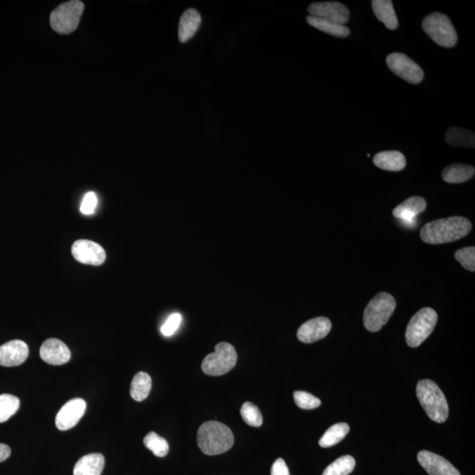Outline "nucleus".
I'll list each match as a JSON object with an SVG mask.
<instances>
[{
  "mask_svg": "<svg viewBox=\"0 0 475 475\" xmlns=\"http://www.w3.org/2000/svg\"><path fill=\"white\" fill-rule=\"evenodd\" d=\"M472 223L466 217L455 216L427 223L421 230L423 242L439 245L456 242L471 232Z\"/></svg>",
  "mask_w": 475,
  "mask_h": 475,
  "instance_id": "f257e3e1",
  "label": "nucleus"
},
{
  "mask_svg": "<svg viewBox=\"0 0 475 475\" xmlns=\"http://www.w3.org/2000/svg\"><path fill=\"white\" fill-rule=\"evenodd\" d=\"M234 437L229 427L219 421H209L200 426L197 433V444L206 455L222 454L233 447Z\"/></svg>",
  "mask_w": 475,
  "mask_h": 475,
  "instance_id": "f03ea898",
  "label": "nucleus"
},
{
  "mask_svg": "<svg viewBox=\"0 0 475 475\" xmlns=\"http://www.w3.org/2000/svg\"><path fill=\"white\" fill-rule=\"evenodd\" d=\"M416 396L427 416L438 423H444L449 416L446 396L433 380H423L417 383Z\"/></svg>",
  "mask_w": 475,
  "mask_h": 475,
  "instance_id": "7ed1b4c3",
  "label": "nucleus"
},
{
  "mask_svg": "<svg viewBox=\"0 0 475 475\" xmlns=\"http://www.w3.org/2000/svg\"><path fill=\"white\" fill-rule=\"evenodd\" d=\"M396 301L389 293H380L367 304L364 325L370 332H377L386 325L396 310Z\"/></svg>",
  "mask_w": 475,
  "mask_h": 475,
  "instance_id": "20e7f679",
  "label": "nucleus"
},
{
  "mask_svg": "<svg viewBox=\"0 0 475 475\" xmlns=\"http://www.w3.org/2000/svg\"><path fill=\"white\" fill-rule=\"evenodd\" d=\"M437 322L436 311L430 307L418 311L410 320L406 330V342L411 348L420 346L433 332Z\"/></svg>",
  "mask_w": 475,
  "mask_h": 475,
  "instance_id": "39448f33",
  "label": "nucleus"
},
{
  "mask_svg": "<svg viewBox=\"0 0 475 475\" xmlns=\"http://www.w3.org/2000/svg\"><path fill=\"white\" fill-rule=\"evenodd\" d=\"M84 4L79 0L63 3L50 15V25L60 35L75 32L79 24L84 12Z\"/></svg>",
  "mask_w": 475,
  "mask_h": 475,
  "instance_id": "423d86ee",
  "label": "nucleus"
},
{
  "mask_svg": "<svg viewBox=\"0 0 475 475\" xmlns=\"http://www.w3.org/2000/svg\"><path fill=\"white\" fill-rule=\"evenodd\" d=\"M424 31L437 45L451 48L458 41L456 30L446 15L434 13L427 16L423 22Z\"/></svg>",
  "mask_w": 475,
  "mask_h": 475,
  "instance_id": "0eeeda50",
  "label": "nucleus"
},
{
  "mask_svg": "<svg viewBox=\"0 0 475 475\" xmlns=\"http://www.w3.org/2000/svg\"><path fill=\"white\" fill-rule=\"evenodd\" d=\"M237 359L235 348L232 344L219 343L215 347V352L209 354L203 359L202 370L209 376H221L236 366Z\"/></svg>",
  "mask_w": 475,
  "mask_h": 475,
  "instance_id": "6e6552de",
  "label": "nucleus"
},
{
  "mask_svg": "<svg viewBox=\"0 0 475 475\" xmlns=\"http://www.w3.org/2000/svg\"><path fill=\"white\" fill-rule=\"evenodd\" d=\"M387 63L391 71L411 84H418L423 79V69L403 53H392L387 56Z\"/></svg>",
  "mask_w": 475,
  "mask_h": 475,
  "instance_id": "1a4fd4ad",
  "label": "nucleus"
},
{
  "mask_svg": "<svg viewBox=\"0 0 475 475\" xmlns=\"http://www.w3.org/2000/svg\"><path fill=\"white\" fill-rule=\"evenodd\" d=\"M72 253L78 262L88 265L100 266L104 263L106 260L105 250L92 240H77L73 243Z\"/></svg>",
  "mask_w": 475,
  "mask_h": 475,
  "instance_id": "9d476101",
  "label": "nucleus"
},
{
  "mask_svg": "<svg viewBox=\"0 0 475 475\" xmlns=\"http://www.w3.org/2000/svg\"><path fill=\"white\" fill-rule=\"evenodd\" d=\"M310 15L345 25L350 20V10L339 2L313 3L309 8Z\"/></svg>",
  "mask_w": 475,
  "mask_h": 475,
  "instance_id": "9b49d317",
  "label": "nucleus"
},
{
  "mask_svg": "<svg viewBox=\"0 0 475 475\" xmlns=\"http://www.w3.org/2000/svg\"><path fill=\"white\" fill-rule=\"evenodd\" d=\"M86 401L77 398L63 405L56 417V426L59 430H68L75 427L85 414Z\"/></svg>",
  "mask_w": 475,
  "mask_h": 475,
  "instance_id": "f8f14e48",
  "label": "nucleus"
},
{
  "mask_svg": "<svg viewBox=\"0 0 475 475\" xmlns=\"http://www.w3.org/2000/svg\"><path fill=\"white\" fill-rule=\"evenodd\" d=\"M332 324L326 317H317L304 322L297 330V339L304 343H313L329 334Z\"/></svg>",
  "mask_w": 475,
  "mask_h": 475,
  "instance_id": "ddd939ff",
  "label": "nucleus"
},
{
  "mask_svg": "<svg viewBox=\"0 0 475 475\" xmlns=\"http://www.w3.org/2000/svg\"><path fill=\"white\" fill-rule=\"evenodd\" d=\"M426 201L421 196H413L404 201L393 210L394 216L407 227L416 226V217L426 210Z\"/></svg>",
  "mask_w": 475,
  "mask_h": 475,
  "instance_id": "4468645a",
  "label": "nucleus"
},
{
  "mask_svg": "<svg viewBox=\"0 0 475 475\" xmlns=\"http://www.w3.org/2000/svg\"><path fill=\"white\" fill-rule=\"evenodd\" d=\"M417 460L430 475H460L449 461L429 451H421Z\"/></svg>",
  "mask_w": 475,
  "mask_h": 475,
  "instance_id": "2eb2a0df",
  "label": "nucleus"
},
{
  "mask_svg": "<svg viewBox=\"0 0 475 475\" xmlns=\"http://www.w3.org/2000/svg\"><path fill=\"white\" fill-rule=\"evenodd\" d=\"M29 353V346L26 343L20 340L10 341L0 347V366H21L28 359Z\"/></svg>",
  "mask_w": 475,
  "mask_h": 475,
  "instance_id": "dca6fc26",
  "label": "nucleus"
},
{
  "mask_svg": "<svg viewBox=\"0 0 475 475\" xmlns=\"http://www.w3.org/2000/svg\"><path fill=\"white\" fill-rule=\"evenodd\" d=\"M41 359L52 366H61L71 359V351L62 341L50 338L42 343L40 350Z\"/></svg>",
  "mask_w": 475,
  "mask_h": 475,
  "instance_id": "f3484780",
  "label": "nucleus"
},
{
  "mask_svg": "<svg viewBox=\"0 0 475 475\" xmlns=\"http://www.w3.org/2000/svg\"><path fill=\"white\" fill-rule=\"evenodd\" d=\"M202 22L200 13L196 9L187 10L180 17L178 36L180 42H187L198 30Z\"/></svg>",
  "mask_w": 475,
  "mask_h": 475,
  "instance_id": "a211bd4d",
  "label": "nucleus"
},
{
  "mask_svg": "<svg viewBox=\"0 0 475 475\" xmlns=\"http://www.w3.org/2000/svg\"><path fill=\"white\" fill-rule=\"evenodd\" d=\"M104 465L105 459L102 454H88L76 463L73 475H100Z\"/></svg>",
  "mask_w": 475,
  "mask_h": 475,
  "instance_id": "6ab92c4d",
  "label": "nucleus"
},
{
  "mask_svg": "<svg viewBox=\"0 0 475 475\" xmlns=\"http://www.w3.org/2000/svg\"><path fill=\"white\" fill-rule=\"evenodd\" d=\"M373 163L380 169L391 172H399L406 166V158L398 150H387L377 153Z\"/></svg>",
  "mask_w": 475,
  "mask_h": 475,
  "instance_id": "aec40b11",
  "label": "nucleus"
},
{
  "mask_svg": "<svg viewBox=\"0 0 475 475\" xmlns=\"http://www.w3.org/2000/svg\"><path fill=\"white\" fill-rule=\"evenodd\" d=\"M374 13L387 29L394 30L398 26V20L392 1L390 0H374L371 2Z\"/></svg>",
  "mask_w": 475,
  "mask_h": 475,
  "instance_id": "412c9836",
  "label": "nucleus"
},
{
  "mask_svg": "<svg viewBox=\"0 0 475 475\" xmlns=\"http://www.w3.org/2000/svg\"><path fill=\"white\" fill-rule=\"evenodd\" d=\"M306 22L313 28L329 33V35L336 36V38H347L350 33V29L347 28L345 25L337 24L336 22L327 21V20L319 18V17L307 16Z\"/></svg>",
  "mask_w": 475,
  "mask_h": 475,
  "instance_id": "4be33fe9",
  "label": "nucleus"
},
{
  "mask_svg": "<svg viewBox=\"0 0 475 475\" xmlns=\"http://www.w3.org/2000/svg\"><path fill=\"white\" fill-rule=\"evenodd\" d=\"M473 166L464 164H453L448 166L442 173L443 180L448 183H462L474 176Z\"/></svg>",
  "mask_w": 475,
  "mask_h": 475,
  "instance_id": "5701e85b",
  "label": "nucleus"
},
{
  "mask_svg": "<svg viewBox=\"0 0 475 475\" xmlns=\"http://www.w3.org/2000/svg\"><path fill=\"white\" fill-rule=\"evenodd\" d=\"M152 384L149 374L139 371L134 376L130 384V396L136 401L145 400L152 389Z\"/></svg>",
  "mask_w": 475,
  "mask_h": 475,
  "instance_id": "b1692460",
  "label": "nucleus"
},
{
  "mask_svg": "<svg viewBox=\"0 0 475 475\" xmlns=\"http://www.w3.org/2000/svg\"><path fill=\"white\" fill-rule=\"evenodd\" d=\"M350 426L345 423L334 424L327 429L320 439V446L323 448H329L336 446L349 433Z\"/></svg>",
  "mask_w": 475,
  "mask_h": 475,
  "instance_id": "393cba45",
  "label": "nucleus"
},
{
  "mask_svg": "<svg viewBox=\"0 0 475 475\" xmlns=\"http://www.w3.org/2000/svg\"><path fill=\"white\" fill-rule=\"evenodd\" d=\"M474 133L460 128H451L446 133V142L451 146L474 147Z\"/></svg>",
  "mask_w": 475,
  "mask_h": 475,
  "instance_id": "a878e982",
  "label": "nucleus"
},
{
  "mask_svg": "<svg viewBox=\"0 0 475 475\" xmlns=\"http://www.w3.org/2000/svg\"><path fill=\"white\" fill-rule=\"evenodd\" d=\"M356 461L352 456L340 457L324 470L322 475H349L352 473Z\"/></svg>",
  "mask_w": 475,
  "mask_h": 475,
  "instance_id": "bb28decb",
  "label": "nucleus"
},
{
  "mask_svg": "<svg viewBox=\"0 0 475 475\" xmlns=\"http://www.w3.org/2000/svg\"><path fill=\"white\" fill-rule=\"evenodd\" d=\"M143 444L156 457H165L169 451V444L165 438L159 436L158 434L153 433V431L147 434L145 438H143Z\"/></svg>",
  "mask_w": 475,
  "mask_h": 475,
  "instance_id": "cd10ccee",
  "label": "nucleus"
},
{
  "mask_svg": "<svg viewBox=\"0 0 475 475\" xmlns=\"http://www.w3.org/2000/svg\"><path fill=\"white\" fill-rule=\"evenodd\" d=\"M20 399L12 394L0 396V423H5L20 409Z\"/></svg>",
  "mask_w": 475,
  "mask_h": 475,
  "instance_id": "c85d7f7f",
  "label": "nucleus"
},
{
  "mask_svg": "<svg viewBox=\"0 0 475 475\" xmlns=\"http://www.w3.org/2000/svg\"><path fill=\"white\" fill-rule=\"evenodd\" d=\"M240 414L243 418L244 421L249 426L260 427L263 424V416L259 410V407L256 406L252 403L247 401L242 405V410H240Z\"/></svg>",
  "mask_w": 475,
  "mask_h": 475,
  "instance_id": "c756f323",
  "label": "nucleus"
},
{
  "mask_svg": "<svg viewBox=\"0 0 475 475\" xmlns=\"http://www.w3.org/2000/svg\"><path fill=\"white\" fill-rule=\"evenodd\" d=\"M293 397L297 406L302 410H314L321 404L320 400L317 397L303 391H296L293 394Z\"/></svg>",
  "mask_w": 475,
  "mask_h": 475,
  "instance_id": "7c9ffc66",
  "label": "nucleus"
},
{
  "mask_svg": "<svg viewBox=\"0 0 475 475\" xmlns=\"http://www.w3.org/2000/svg\"><path fill=\"white\" fill-rule=\"evenodd\" d=\"M455 259L467 270H475V247H468L456 251Z\"/></svg>",
  "mask_w": 475,
  "mask_h": 475,
  "instance_id": "2f4dec72",
  "label": "nucleus"
},
{
  "mask_svg": "<svg viewBox=\"0 0 475 475\" xmlns=\"http://www.w3.org/2000/svg\"><path fill=\"white\" fill-rule=\"evenodd\" d=\"M182 320V317L180 313H173L170 316L160 329L163 336L167 337L173 336L179 329Z\"/></svg>",
  "mask_w": 475,
  "mask_h": 475,
  "instance_id": "473e14b6",
  "label": "nucleus"
},
{
  "mask_svg": "<svg viewBox=\"0 0 475 475\" xmlns=\"http://www.w3.org/2000/svg\"><path fill=\"white\" fill-rule=\"evenodd\" d=\"M97 205V196L93 192H88L84 196L81 206H80V212L84 215H92L95 212Z\"/></svg>",
  "mask_w": 475,
  "mask_h": 475,
  "instance_id": "72a5a7b5",
  "label": "nucleus"
},
{
  "mask_svg": "<svg viewBox=\"0 0 475 475\" xmlns=\"http://www.w3.org/2000/svg\"><path fill=\"white\" fill-rule=\"evenodd\" d=\"M271 475H290L286 461L283 459H277L271 467Z\"/></svg>",
  "mask_w": 475,
  "mask_h": 475,
  "instance_id": "f704fd0d",
  "label": "nucleus"
},
{
  "mask_svg": "<svg viewBox=\"0 0 475 475\" xmlns=\"http://www.w3.org/2000/svg\"><path fill=\"white\" fill-rule=\"evenodd\" d=\"M11 455V449L5 444H0V462L8 459Z\"/></svg>",
  "mask_w": 475,
  "mask_h": 475,
  "instance_id": "c9c22d12",
  "label": "nucleus"
}]
</instances>
